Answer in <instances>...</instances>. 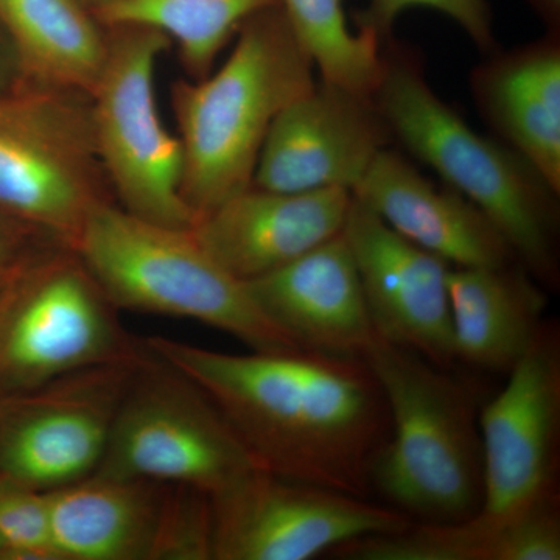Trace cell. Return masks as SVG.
<instances>
[{"label": "cell", "instance_id": "17", "mask_svg": "<svg viewBox=\"0 0 560 560\" xmlns=\"http://www.w3.org/2000/svg\"><path fill=\"white\" fill-rule=\"evenodd\" d=\"M352 195L394 231L452 267L518 261L485 212L459 191L434 186L397 151L383 149Z\"/></svg>", "mask_w": 560, "mask_h": 560}, {"label": "cell", "instance_id": "30", "mask_svg": "<svg viewBox=\"0 0 560 560\" xmlns=\"http://www.w3.org/2000/svg\"><path fill=\"white\" fill-rule=\"evenodd\" d=\"M550 32H560V0H526Z\"/></svg>", "mask_w": 560, "mask_h": 560}, {"label": "cell", "instance_id": "23", "mask_svg": "<svg viewBox=\"0 0 560 560\" xmlns=\"http://www.w3.org/2000/svg\"><path fill=\"white\" fill-rule=\"evenodd\" d=\"M280 0H114L94 11L102 25H142L176 44L190 80L208 77L246 21Z\"/></svg>", "mask_w": 560, "mask_h": 560}, {"label": "cell", "instance_id": "8", "mask_svg": "<svg viewBox=\"0 0 560 560\" xmlns=\"http://www.w3.org/2000/svg\"><path fill=\"white\" fill-rule=\"evenodd\" d=\"M106 32L108 47L91 106L114 198L140 219L190 230L197 215L180 195L183 143L162 121L154 88L158 61L172 40L142 25H109Z\"/></svg>", "mask_w": 560, "mask_h": 560}, {"label": "cell", "instance_id": "22", "mask_svg": "<svg viewBox=\"0 0 560 560\" xmlns=\"http://www.w3.org/2000/svg\"><path fill=\"white\" fill-rule=\"evenodd\" d=\"M0 28L16 51L22 79L91 95L108 32L80 0H0Z\"/></svg>", "mask_w": 560, "mask_h": 560}, {"label": "cell", "instance_id": "24", "mask_svg": "<svg viewBox=\"0 0 560 560\" xmlns=\"http://www.w3.org/2000/svg\"><path fill=\"white\" fill-rule=\"evenodd\" d=\"M346 0H280L320 80L372 97L383 72V46L366 33L350 32Z\"/></svg>", "mask_w": 560, "mask_h": 560}, {"label": "cell", "instance_id": "2", "mask_svg": "<svg viewBox=\"0 0 560 560\" xmlns=\"http://www.w3.org/2000/svg\"><path fill=\"white\" fill-rule=\"evenodd\" d=\"M311 55L282 7L242 25L228 60L201 80L172 83L183 143L180 195L197 220L253 186L272 121L315 86Z\"/></svg>", "mask_w": 560, "mask_h": 560}, {"label": "cell", "instance_id": "10", "mask_svg": "<svg viewBox=\"0 0 560 560\" xmlns=\"http://www.w3.org/2000/svg\"><path fill=\"white\" fill-rule=\"evenodd\" d=\"M212 560H308L353 539L410 528L388 504L254 469L210 495Z\"/></svg>", "mask_w": 560, "mask_h": 560}, {"label": "cell", "instance_id": "5", "mask_svg": "<svg viewBox=\"0 0 560 560\" xmlns=\"http://www.w3.org/2000/svg\"><path fill=\"white\" fill-rule=\"evenodd\" d=\"M75 250L119 311L198 320L253 352L302 350L259 311L245 283L209 256L191 228L140 219L110 202L88 221Z\"/></svg>", "mask_w": 560, "mask_h": 560}, {"label": "cell", "instance_id": "16", "mask_svg": "<svg viewBox=\"0 0 560 560\" xmlns=\"http://www.w3.org/2000/svg\"><path fill=\"white\" fill-rule=\"evenodd\" d=\"M243 283L259 311L302 350L361 357L374 340L342 232L285 267Z\"/></svg>", "mask_w": 560, "mask_h": 560}, {"label": "cell", "instance_id": "6", "mask_svg": "<svg viewBox=\"0 0 560 560\" xmlns=\"http://www.w3.org/2000/svg\"><path fill=\"white\" fill-rule=\"evenodd\" d=\"M116 202L95 142L91 95L22 79L0 94V209L75 249Z\"/></svg>", "mask_w": 560, "mask_h": 560}, {"label": "cell", "instance_id": "4", "mask_svg": "<svg viewBox=\"0 0 560 560\" xmlns=\"http://www.w3.org/2000/svg\"><path fill=\"white\" fill-rule=\"evenodd\" d=\"M385 396L389 438L372 490L415 523L469 521L482 504L478 408L448 368L375 335L361 353Z\"/></svg>", "mask_w": 560, "mask_h": 560}, {"label": "cell", "instance_id": "19", "mask_svg": "<svg viewBox=\"0 0 560 560\" xmlns=\"http://www.w3.org/2000/svg\"><path fill=\"white\" fill-rule=\"evenodd\" d=\"M167 485L94 471L50 490L60 560H153Z\"/></svg>", "mask_w": 560, "mask_h": 560}, {"label": "cell", "instance_id": "29", "mask_svg": "<svg viewBox=\"0 0 560 560\" xmlns=\"http://www.w3.org/2000/svg\"><path fill=\"white\" fill-rule=\"evenodd\" d=\"M22 80L20 61H18L16 51L5 33L0 28V94L16 86Z\"/></svg>", "mask_w": 560, "mask_h": 560}, {"label": "cell", "instance_id": "13", "mask_svg": "<svg viewBox=\"0 0 560 560\" xmlns=\"http://www.w3.org/2000/svg\"><path fill=\"white\" fill-rule=\"evenodd\" d=\"M342 235L375 335L452 370V265L394 231L353 195Z\"/></svg>", "mask_w": 560, "mask_h": 560}, {"label": "cell", "instance_id": "21", "mask_svg": "<svg viewBox=\"0 0 560 560\" xmlns=\"http://www.w3.org/2000/svg\"><path fill=\"white\" fill-rule=\"evenodd\" d=\"M330 552L349 560H559L560 495L510 518L412 523L401 533L360 537Z\"/></svg>", "mask_w": 560, "mask_h": 560}, {"label": "cell", "instance_id": "12", "mask_svg": "<svg viewBox=\"0 0 560 560\" xmlns=\"http://www.w3.org/2000/svg\"><path fill=\"white\" fill-rule=\"evenodd\" d=\"M506 386L480 410L482 504L510 518L559 497L560 330L544 320Z\"/></svg>", "mask_w": 560, "mask_h": 560}, {"label": "cell", "instance_id": "28", "mask_svg": "<svg viewBox=\"0 0 560 560\" xmlns=\"http://www.w3.org/2000/svg\"><path fill=\"white\" fill-rule=\"evenodd\" d=\"M66 246L47 232L0 209V271L13 270L44 250Z\"/></svg>", "mask_w": 560, "mask_h": 560}, {"label": "cell", "instance_id": "26", "mask_svg": "<svg viewBox=\"0 0 560 560\" xmlns=\"http://www.w3.org/2000/svg\"><path fill=\"white\" fill-rule=\"evenodd\" d=\"M153 560H212V504L208 493L167 485Z\"/></svg>", "mask_w": 560, "mask_h": 560}, {"label": "cell", "instance_id": "20", "mask_svg": "<svg viewBox=\"0 0 560 560\" xmlns=\"http://www.w3.org/2000/svg\"><path fill=\"white\" fill-rule=\"evenodd\" d=\"M456 360L510 374L544 324L540 283L518 261L503 267H452L448 272Z\"/></svg>", "mask_w": 560, "mask_h": 560}, {"label": "cell", "instance_id": "18", "mask_svg": "<svg viewBox=\"0 0 560 560\" xmlns=\"http://www.w3.org/2000/svg\"><path fill=\"white\" fill-rule=\"evenodd\" d=\"M478 109L501 142L560 194L559 32L504 54L471 73Z\"/></svg>", "mask_w": 560, "mask_h": 560}, {"label": "cell", "instance_id": "32", "mask_svg": "<svg viewBox=\"0 0 560 560\" xmlns=\"http://www.w3.org/2000/svg\"><path fill=\"white\" fill-rule=\"evenodd\" d=\"M13 270H14V268H13ZM13 270L0 271V290L3 289V285H5L7 280H9L10 275H11V272H13Z\"/></svg>", "mask_w": 560, "mask_h": 560}, {"label": "cell", "instance_id": "7", "mask_svg": "<svg viewBox=\"0 0 560 560\" xmlns=\"http://www.w3.org/2000/svg\"><path fill=\"white\" fill-rule=\"evenodd\" d=\"M79 253L57 246L14 268L0 290V399L98 364L135 360L128 334Z\"/></svg>", "mask_w": 560, "mask_h": 560}, {"label": "cell", "instance_id": "14", "mask_svg": "<svg viewBox=\"0 0 560 560\" xmlns=\"http://www.w3.org/2000/svg\"><path fill=\"white\" fill-rule=\"evenodd\" d=\"M390 140L372 97L327 81L291 102L261 145L253 186L285 194H352Z\"/></svg>", "mask_w": 560, "mask_h": 560}, {"label": "cell", "instance_id": "1", "mask_svg": "<svg viewBox=\"0 0 560 560\" xmlns=\"http://www.w3.org/2000/svg\"><path fill=\"white\" fill-rule=\"evenodd\" d=\"M143 342L208 394L260 469L368 499L389 412L361 357L237 355L165 337Z\"/></svg>", "mask_w": 560, "mask_h": 560}, {"label": "cell", "instance_id": "11", "mask_svg": "<svg viewBox=\"0 0 560 560\" xmlns=\"http://www.w3.org/2000/svg\"><path fill=\"white\" fill-rule=\"evenodd\" d=\"M147 348V346H145ZM147 355L70 372L0 399V474L50 492L101 467L132 375Z\"/></svg>", "mask_w": 560, "mask_h": 560}, {"label": "cell", "instance_id": "3", "mask_svg": "<svg viewBox=\"0 0 560 560\" xmlns=\"http://www.w3.org/2000/svg\"><path fill=\"white\" fill-rule=\"evenodd\" d=\"M390 139L425 162L447 187L474 202L506 238L537 282L559 283V194L522 154L485 138L442 102L412 55L383 46V72L372 95Z\"/></svg>", "mask_w": 560, "mask_h": 560}, {"label": "cell", "instance_id": "27", "mask_svg": "<svg viewBox=\"0 0 560 560\" xmlns=\"http://www.w3.org/2000/svg\"><path fill=\"white\" fill-rule=\"evenodd\" d=\"M427 7L451 18L463 28L478 49H495L492 13L486 0H370L366 9L355 16L359 32L371 35L385 46L390 40L394 24L405 10Z\"/></svg>", "mask_w": 560, "mask_h": 560}, {"label": "cell", "instance_id": "25", "mask_svg": "<svg viewBox=\"0 0 560 560\" xmlns=\"http://www.w3.org/2000/svg\"><path fill=\"white\" fill-rule=\"evenodd\" d=\"M0 560H60L49 493L0 474Z\"/></svg>", "mask_w": 560, "mask_h": 560}, {"label": "cell", "instance_id": "31", "mask_svg": "<svg viewBox=\"0 0 560 560\" xmlns=\"http://www.w3.org/2000/svg\"><path fill=\"white\" fill-rule=\"evenodd\" d=\"M84 7H88L94 13L95 10L102 9V7L108 5L114 0H80Z\"/></svg>", "mask_w": 560, "mask_h": 560}, {"label": "cell", "instance_id": "9", "mask_svg": "<svg viewBox=\"0 0 560 560\" xmlns=\"http://www.w3.org/2000/svg\"><path fill=\"white\" fill-rule=\"evenodd\" d=\"M260 469L208 394L147 348L97 471L213 495Z\"/></svg>", "mask_w": 560, "mask_h": 560}, {"label": "cell", "instance_id": "15", "mask_svg": "<svg viewBox=\"0 0 560 560\" xmlns=\"http://www.w3.org/2000/svg\"><path fill=\"white\" fill-rule=\"evenodd\" d=\"M350 202L345 189L285 194L250 186L201 215L191 231L223 270L248 282L341 234Z\"/></svg>", "mask_w": 560, "mask_h": 560}]
</instances>
